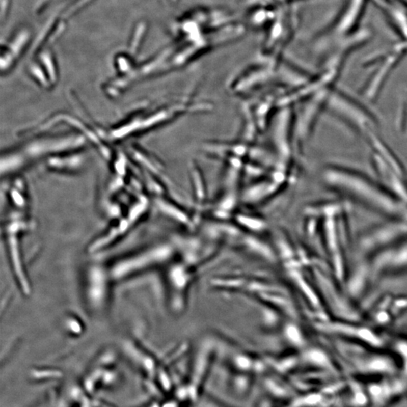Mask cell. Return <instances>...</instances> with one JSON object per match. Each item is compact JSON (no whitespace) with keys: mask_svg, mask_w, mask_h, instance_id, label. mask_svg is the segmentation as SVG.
Segmentation results:
<instances>
[{"mask_svg":"<svg viewBox=\"0 0 407 407\" xmlns=\"http://www.w3.org/2000/svg\"><path fill=\"white\" fill-rule=\"evenodd\" d=\"M323 182L330 188L386 215L391 219L407 221V203L380 180L345 166H327Z\"/></svg>","mask_w":407,"mask_h":407,"instance_id":"6da1fadb","label":"cell"},{"mask_svg":"<svg viewBox=\"0 0 407 407\" xmlns=\"http://www.w3.org/2000/svg\"><path fill=\"white\" fill-rule=\"evenodd\" d=\"M85 143L86 137L78 133L30 141L2 158V174L15 172L47 155L79 150Z\"/></svg>","mask_w":407,"mask_h":407,"instance_id":"7a4b0ae2","label":"cell"},{"mask_svg":"<svg viewBox=\"0 0 407 407\" xmlns=\"http://www.w3.org/2000/svg\"><path fill=\"white\" fill-rule=\"evenodd\" d=\"M368 1L370 0H345L339 15L316 37V48L327 53L336 44L356 33Z\"/></svg>","mask_w":407,"mask_h":407,"instance_id":"3957f363","label":"cell"},{"mask_svg":"<svg viewBox=\"0 0 407 407\" xmlns=\"http://www.w3.org/2000/svg\"><path fill=\"white\" fill-rule=\"evenodd\" d=\"M325 108L350 125L352 129L366 137L373 132L377 125L375 116L367 108L334 86L327 94Z\"/></svg>","mask_w":407,"mask_h":407,"instance_id":"277c9868","label":"cell"},{"mask_svg":"<svg viewBox=\"0 0 407 407\" xmlns=\"http://www.w3.org/2000/svg\"><path fill=\"white\" fill-rule=\"evenodd\" d=\"M284 6H278L276 16L271 21L262 45V58L281 60L286 47L294 35L298 16L295 11Z\"/></svg>","mask_w":407,"mask_h":407,"instance_id":"5b68a950","label":"cell"},{"mask_svg":"<svg viewBox=\"0 0 407 407\" xmlns=\"http://www.w3.org/2000/svg\"><path fill=\"white\" fill-rule=\"evenodd\" d=\"M407 238V221L392 219L391 222L380 225L361 235L358 242L360 252L372 256L394 246Z\"/></svg>","mask_w":407,"mask_h":407,"instance_id":"8992f818","label":"cell"},{"mask_svg":"<svg viewBox=\"0 0 407 407\" xmlns=\"http://www.w3.org/2000/svg\"><path fill=\"white\" fill-rule=\"evenodd\" d=\"M235 17L224 9H196L186 14L174 25L177 36L204 34L235 21Z\"/></svg>","mask_w":407,"mask_h":407,"instance_id":"52a82bcc","label":"cell"},{"mask_svg":"<svg viewBox=\"0 0 407 407\" xmlns=\"http://www.w3.org/2000/svg\"><path fill=\"white\" fill-rule=\"evenodd\" d=\"M348 320H323L320 329L334 338L364 344L377 349H383L386 341L373 328L367 325L348 321Z\"/></svg>","mask_w":407,"mask_h":407,"instance_id":"ba28073f","label":"cell"},{"mask_svg":"<svg viewBox=\"0 0 407 407\" xmlns=\"http://www.w3.org/2000/svg\"><path fill=\"white\" fill-rule=\"evenodd\" d=\"M194 100L187 99L185 101L179 102L178 103L169 105L166 107L158 109L146 116H140L136 119H132L131 122L122 125V128H117L111 130L110 138L117 140L122 137L130 134V132L136 130H144L148 128H154L156 125L169 122L171 119L188 112V110L195 109L199 106L195 105Z\"/></svg>","mask_w":407,"mask_h":407,"instance_id":"9c48e42d","label":"cell"},{"mask_svg":"<svg viewBox=\"0 0 407 407\" xmlns=\"http://www.w3.org/2000/svg\"><path fill=\"white\" fill-rule=\"evenodd\" d=\"M406 54L407 42L400 40L375 61L377 67L364 88V94L367 98H376L388 77Z\"/></svg>","mask_w":407,"mask_h":407,"instance_id":"30bf717a","label":"cell"},{"mask_svg":"<svg viewBox=\"0 0 407 407\" xmlns=\"http://www.w3.org/2000/svg\"><path fill=\"white\" fill-rule=\"evenodd\" d=\"M386 16L400 40L407 42V3L404 0H370Z\"/></svg>","mask_w":407,"mask_h":407,"instance_id":"8fae6325","label":"cell"},{"mask_svg":"<svg viewBox=\"0 0 407 407\" xmlns=\"http://www.w3.org/2000/svg\"><path fill=\"white\" fill-rule=\"evenodd\" d=\"M48 168L59 171H77L83 168L85 158L78 150L64 152L61 157L56 156L48 161Z\"/></svg>","mask_w":407,"mask_h":407,"instance_id":"7c38bea8","label":"cell"},{"mask_svg":"<svg viewBox=\"0 0 407 407\" xmlns=\"http://www.w3.org/2000/svg\"><path fill=\"white\" fill-rule=\"evenodd\" d=\"M29 36L28 31H22L13 39V41L11 42L6 53L3 54L2 56V71H7L12 67V65H13L15 60L20 56L23 47L28 42Z\"/></svg>","mask_w":407,"mask_h":407,"instance_id":"4fadbf2b","label":"cell"},{"mask_svg":"<svg viewBox=\"0 0 407 407\" xmlns=\"http://www.w3.org/2000/svg\"><path fill=\"white\" fill-rule=\"evenodd\" d=\"M40 59L41 61H42V66L41 67L43 69L44 72L48 75L50 83H51L53 87L56 84L58 78V72H57L56 64H55L52 56H51V54L48 51H44L40 57Z\"/></svg>","mask_w":407,"mask_h":407,"instance_id":"5bb4252c","label":"cell"},{"mask_svg":"<svg viewBox=\"0 0 407 407\" xmlns=\"http://www.w3.org/2000/svg\"><path fill=\"white\" fill-rule=\"evenodd\" d=\"M293 1H297V0H255L253 2V4L278 7V6L287 5Z\"/></svg>","mask_w":407,"mask_h":407,"instance_id":"9a60e30c","label":"cell"},{"mask_svg":"<svg viewBox=\"0 0 407 407\" xmlns=\"http://www.w3.org/2000/svg\"><path fill=\"white\" fill-rule=\"evenodd\" d=\"M174 1H177V0H174Z\"/></svg>","mask_w":407,"mask_h":407,"instance_id":"2e32d148","label":"cell"}]
</instances>
